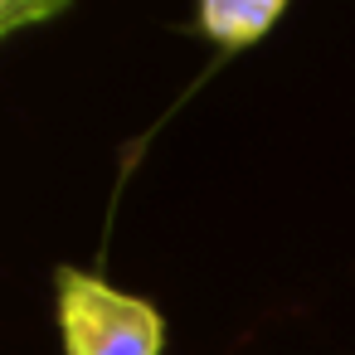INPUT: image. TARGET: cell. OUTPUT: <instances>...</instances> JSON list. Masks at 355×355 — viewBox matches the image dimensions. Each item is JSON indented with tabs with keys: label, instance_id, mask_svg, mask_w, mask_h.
<instances>
[{
	"label": "cell",
	"instance_id": "cell-4",
	"mask_svg": "<svg viewBox=\"0 0 355 355\" xmlns=\"http://www.w3.org/2000/svg\"><path fill=\"white\" fill-rule=\"evenodd\" d=\"M15 25V0H0V30Z\"/></svg>",
	"mask_w": 355,
	"mask_h": 355
},
{
	"label": "cell",
	"instance_id": "cell-1",
	"mask_svg": "<svg viewBox=\"0 0 355 355\" xmlns=\"http://www.w3.org/2000/svg\"><path fill=\"white\" fill-rule=\"evenodd\" d=\"M64 355H161L166 321L146 297H132L83 268H59Z\"/></svg>",
	"mask_w": 355,
	"mask_h": 355
},
{
	"label": "cell",
	"instance_id": "cell-2",
	"mask_svg": "<svg viewBox=\"0 0 355 355\" xmlns=\"http://www.w3.org/2000/svg\"><path fill=\"white\" fill-rule=\"evenodd\" d=\"M282 10H287V0H200V25L214 44L239 49V44H253L258 35H268Z\"/></svg>",
	"mask_w": 355,
	"mask_h": 355
},
{
	"label": "cell",
	"instance_id": "cell-3",
	"mask_svg": "<svg viewBox=\"0 0 355 355\" xmlns=\"http://www.w3.org/2000/svg\"><path fill=\"white\" fill-rule=\"evenodd\" d=\"M49 6H59V0H15V25H20V20H35V15H44Z\"/></svg>",
	"mask_w": 355,
	"mask_h": 355
}]
</instances>
